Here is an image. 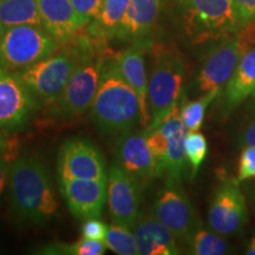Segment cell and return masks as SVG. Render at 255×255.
Masks as SVG:
<instances>
[{
  "instance_id": "cell-5",
  "label": "cell",
  "mask_w": 255,
  "mask_h": 255,
  "mask_svg": "<svg viewBox=\"0 0 255 255\" xmlns=\"http://www.w3.org/2000/svg\"><path fill=\"white\" fill-rule=\"evenodd\" d=\"M187 34L194 43L221 40L242 27L231 0H177Z\"/></svg>"
},
{
  "instance_id": "cell-31",
  "label": "cell",
  "mask_w": 255,
  "mask_h": 255,
  "mask_svg": "<svg viewBox=\"0 0 255 255\" xmlns=\"http://www.w3.org/2000/svg\"><path fill=\"white\" fill-rule=\"evenodd\" d=\"M81 231L83 238L94 239V240H104L108 227L103 221L98 220V218H91L84 220Z\"/></svg>"
},
{
  "instance_id": "cell-21",
  "label": "cell",
  "mask_w": 255,
  "mask_h": 255,
  "mask_svg": "<svg viewBox=\"0 0 255 255\" xmlns=\"http://www.w3.org/2000/svg\"><path fill=\"white\" fill-rule=\"evenodd\" d=\"M255 94V46L247 50L239 60L223 90L226 109L232 110Z\"/></svg>"
},
{
  "instance_id": "cell-3",
  "label": "cell",
  "mask_w": 255,
  "mask_h": 255,
  "mask_svg": "<svg viewBox=\"0 0 255 255\" xmlns=\"http://www.w3.org/2000/svg\"><path fill=\"white\" fill-rule=\"evenodd\" d=\"M90 116L98 129L109 136H119L133 130L137 124L141 126L138 97L121 75L114 52L103 65Z\"/></svg>"
},
{
  "instance_id": "cell-35",
  "label": "cell",
  "mask_w": 255,
  "mask_h": 255,
  "mask_svg": "<svg viewBox=\"0 0 255 255\" xmlns=\"http://www.w3.org/2000/svg\"><path fill=\"white\" fill-rule=\"evenodd\" d=\"M241 144L242 146H255V121L242 133Z\"/></svg>"
},
{
  "instance_id": "cell-25",
  "label": "cell",
  "mask_w": 255,
  "mask_h": 255,
  "mask_svg": "<svg viewBox=\"0 0 255 255\" xmlns=\"http://www.w3.org/2000/svg\"><path fill=\"white\" fill-rule=\"evenodd\" d=\"M107 247L119 255H136L138 254L135 234L132 228L122 223L114 222L108 227L104 240Z\"/></svg>"
},
{
  "instance_id": "cell-32",
  "label": "cell",
  "mask_w": 255,
  "mask_h": 255,
  "mask_svg": "<svg viewBox=\"0 0 255 255\" xmlns=\"http://www.w3.org/2000/svg\"><path fill=\"white\" fill-rule=\"evenodd\" d=\"M234 7L241 26L255 21V0H234Z\"/></svg>"
},
{
  "instance_id": "cell-16",
  "label": "cell",
  "mask_w": 255,
  "mask_h": 255,
  "mask_svg": "<svg viewBox=\"0 0 255 255\" xmlns=\"http://www.w3.org/2000/svg\"><path fill=\"white\" fill-rule=\"evenodd\" d=\"M151 46L149 39H139L133 41L126 50L115 53L121 75L138 97L141 107V127L144 129L149 127L151 121L148 109V77L145 69V55L151 50Z\"/></svg>"
},
{
  "instance_id": "cell-17",
  "label": "cell",
  "mask_w": 255,
  "mask_h": 255,
  "mask_svg": "<svg viewBox=\"0 0 255 255\" xmlns=\"http://www.w3.org/2000/svg\"><path fill=\"white\" fill-rule=\"evenodd\" d=\"M180 109L181 102L158 124V127L163 130L168 141L167 154L162 165V175L181 181L187 175L189 165L186 156V138L189 130L182 122Z\"/></svg>"
},
{
  "instance_id": "cell-30",
  "label": "cell",
  "mask_w": 255,
  "mask_h": 255,
  "mask_svg": "<svg viewBox=\"0 0 255 255\" xmlns=\"http://www.w3.org/2000/svg\"><path fill=\"white\" fill-rule=\"evenodd\" d=\"M251 178H255V146H244L239 159L238 175L234 181L240 184Z\"/></svg>"
},
{
  "instance_id": "cell-11",
  "label": "cell",
  "mask_w": 255,
  "mask_h": 255,
  "mask_svg": "<svg viewBox=\"0 0 255 255\" xmlns=\"http://www.w3.org/2000/svg\"><path fill=\"white\" fill-rule=\"evenodd\" d=\"M248 221L244 194L235 181H225L215 190L208 212L212 231L222 237L238 234Z\"/></svg>"
},
{
  "instance_id": "cell-28",
  "label": "cell",
  "mask_w": 255,
  "mask_h": 255,
  "mask_svg": "<svg viewBox=\"0 0 255 255\" xmlns=\"http://www.w3.org/2000/svg\"><path fill=\"white\" fill-rule=\"evenodd\" d=\"M208 152V143L203 133L189 131L186 138V156L190 168V176L195 177Z\"/></svg>"
},
{
  "instance_id": "cell-1",
  "label": "cell",
  "mask_w": 255,
  "mask_h": 255,
  "mask_svg": "<svg viewBox=\"0 0 255 255\" xmlns=\"http://www.w3.org/2000/svg\"><path fill=\"white\" fill-rule=\"evenodd\" d=\"M8 200L13 215L24 223L45 225L58 213L49 170L36 157L18 156L11 163Z\"/></svg>"
},
{
  "instance_id": "cell-13",
  "label": "cell",
  "mask_w": 255,
  "mask_h": 255,
  "mask_svg": "<svg viewBox=\"0 0 255 255\" xmlns=\"http://www.w3.org/2000/svg\"><path fill=\"white\" fill-rule=\"evenodd\" d=\"M142 186L117 163L111 165L108 173V207L114 222L133 228L141 214Z\"/></svg>"
},
{
  "instance_id": "cell-39",
  "label": "cell",
  "mask_w": 255,
  "mask_h": 255,
  "mask_svg": "<svg viewBox=\"0 0 255 255\" xmlns=\"http://www.w3.org/2000/svg\"><path fill=\"white\" fill-rule=\"evenodd\" d=\"M231 1L233 2V5H234V0H231Z\"/></svg>"
},
{
  "instance_id": "cell-37",
  "label": "cell",
  "mask_w": 255,
  "mask_h": 255,
  "mask_svg": "<svg viewBox=\"0 0 255 255\" xmlns=\"http://www.w3.org/2000/svg\"><path fill=\"white\" fill-rule=\"evenodd\" d=\"M4 31H5V27H4V25H2V24H1V21H0V38H1L2 33H4Z\"/></svg>"
},
{
  "instance_id": "cell-9",
  "label": "cell",
  "mask_w": 255,
  "mask_h": 255,
  "mask_svg": "<svg viewBox=\"0 0 255 255\" xmlns=\"http://www.w3.org/2000/svg\"><path fill=\"white\" fill-rule=\"evenodd\" d=\"M39 107L20 73L0 69V127L9 132L24 129Z\"/></svg>"
},
{
  "instance_id": "cell-20",
  "label": "cell",
  "mask_w": 255,
  "mask_h": 255,
  "mask_svg": "<svg viewBox=\"0 0 255 255\" xmlns=\"http://www.w3.org/2000/svg\"><path fill=\"white\" fill-rule=\"evenodd\" d=\"M162 0H130L116 38L123 40L148 39L157 21Z\"/></svg>"
},
{
  "instance_id": "cell-15",
  "label": "cell",
  "mask_w": 255,
  "mask_h": 255,
  "mask_svg": "<svg viewBox=\"0 0 255 255\" xmlns=\"http://www.w3.org/2000/svg\"><path fill=\"white\" fill-rule=\"evenodd\" d=\"M115 156L116 163L142 184L159 176L157 163L146 141L145 130H129L119 135Z\"/></svg>"
},
{
  "instance_id": "cell-18",
  "label": "cell",
  "mask_w": 255,
  "mask_h": 255,
  "mask_svg": "<svg viewBox=\"0 0 255 255\" xmlns=\"http://www.w3.org/2000/svg\"><path fill=\"white\" fill-rule=\"evenodd\" d=\"M139 255L180 254L177 239L152 214L141 213L132 228Z\"/></svg>"
},
{
  "instance_id": "cell-4",
  "label": "cell",
  "mask_w": 255,
  "mask_h": 255,
  "mask_svg": "<svg viewBox=\"0 0 255 255\" xmlns=\"http://www.w3.org/2000/svg\"><path fill=\"white\" fill-rule=\"evenodd\" d=\"M152 64L148 78V109L150 124L158 126L182 100L184 65L177 53L164 46L152 49Z\"/></svg>"
},
{
  "instance_id": "cell-2",
  "label": "cell",
  "mask_w": 255,
  "mask_h": 255,
  "mask_svg": "<svg viewBox=\"0 0 255 255\" xmlns=\"http://www.w3.org/2000/svg\"><path fill=\"white\" fill-rule=\"evenodd\" d=\"M78 53V60L59 98L49 107L53 119H77L91 108L101 81L102 70L111 51L105 41L89 36H73L69 40Z\"/></svg>"
},
{
  "instance_id": "cell-24",
  "label": "cell",
  "mask_w": 255,
  "mask_h": 255,
  "mask_svg": "<svg viewBox=\"0 0 255 255\" xmlns=\"http://www.w3.org/2000/svg\"><path fill=\"white\" fill-rule=\"evenodd\" d=\"M189 245V253L195 255H222L227 254L229 246L222 235L214 231L200 227L194 233Z\"/></svg>"
},
{
  "instance_id": "cell-10",
  "label": "cell",
  "mask_w": 255,
  "mask_h": 255,
  "mask_svg": "<svg viewBox=\"0 0 255 255\" xmlns=\"http://www.w3.org/2000/svg\"><path fill=\"white\" fill-rule=\"evenodd\" d=\"M57 174L62 178L107 180L105 161L100 149L84 138H72L60 146Z\"/></svg>"
},
{
  "instance_id": "cell-22",
  "label": "cell",
  "mask_w": 255,
  "mask_h": 255,
  "mask_svg": "<svg viewBox=\"0 0 255 255\" xmlns=\"http://www.w3.org/2000/svg\"><path fill=\"white\" fill-rule=\"evenodd\" d=\"M130 0H104L100 14L87 25L89 36L108 41L117 36Z\"/></svg>"
},
{
  "instance_id": "cell-29",
  "label": "cell",
  "mask_w": 255,
  "mask_h": 255,
  "mask_svg": "<svg viewBox=\"0 0 255 255\" xmlns=\"http://www.w3.org/2000/svg\"><path fill=\"white\" fill-rule=\"evenodd\" d=\"M71 2L84 27L100 14L104 5V0H71Z\"/></svg>"
},
{
  "instance_id": "cell-12",
  "label": "cell",
  "mask_w": 255,
  "mask_h": 255,
  "mask_svg": "<svg viewBox=\"0 0 255 255\" xmlns=\"http://www.w3.org/2000/svg\"><path fill=\"white\" fill-rule=\"evenodd\" d=\"M242 56L237 34L218 41L208 51L196 78L201 94L216 92L225 89Z\"/></svg>"
},
{
  "instance_id": "cell-38",
  "label": "cell",
  "mask_w": 255,
  "mask_h": 255,
  "mask_svg": "<svg viewBox=\"0 0 255 255\" xmlns=\"http://www.w3.org/2000/svg\"><path fill=\"white\" fill-rule=\"evenodd\" d=\"M254 108H255V94H254Z\"/></svg>"
},
{
  "instance_id": "cell-23",
  "label": "cell",
  "mask_w": 255,
  "mask_h": 255,
  "mask_svg": "<svg viewBox=\"0 0 255 255\" xmlns=\"http://www.w3.org/2000/svg\"><path fill=\"white\" fill-rule=\"evenodd\" d=\"M0 21L5 28L17 25H40L36 0H0Z\"/></svg>"
},
{
  "instance_id": "cell-19",
  "label": "cell",
  "mask_w": 255,
  "mask_h": 255,
  "mask_svg": "<svg viewBox=\"0 0 255 255\" xmlns=\"http://www.w3.org/2000/svg\"><path fill=\"white\" fill-rule=\"evenodd\" d=\"M41 24L60 45L69 41L84 27L71 0H36Z\"/></svg>"
},
{
  "instance_id": "cell-7",
  "label": "cell",
  "mask_w": 255,
  "mask_h": 255,
  "mask_svg": "<svg viewBox=\"0 0 255 255\" xmlns=\"http://www.w3.org/2000/svg\"><path fill=\"white\" fill-rule=\"evenodd\" d=\"M63 45L62 51L57 50L18 71L40 107L49 108L58 100L77 64L78 53L75 46L70 41Z\"/></svg>"
},
{
  "instance_id": "cell-6",
  "label": "cell",
  "mask_w": 255,
  "mask_h": 255,
  "mask_svg": "<svg viewBox=\"0 0 255 255\" xmlns=\"http://www.w3.org/2000/svg\"><path fill=\"white\" fill-rule=\"evenodd\" d=\"M60 43L40 25L5 28L0 38V69L20 71L59 50Z\"/></svg>"
},
{
  "instance_id": "cell-14",
  "label": "cell",
  "mask_w": 255,
  "mask_h": 255,
  "mask_svg": "<svg viewBox=\"0 0 255 255\" xmlns=\"http://www.w3.org/2000/svg\"><path fill=\"white\" fill-rule=\"evenodd\" d=\"M60 195L70 213L78 220L100 218L108 200L107 180L58 177Z\"/></svg>"
},
{
  "instance_id": "cell-26",
  "label": "cell",
  "mask_w": 255,
  "mask_h": 255,
  "mask_svg": "<svg viewBox=\"0 0 255 255\" xmlns=\"http://www.w3.org/2000/svg\"><path fill=\"white\" fill-rule=\"evenodd\" d=\"M218 96L219 94L216 92H208V94H203L202 97L195 101H186L183 96L181 101L180 115L183 124L189 131H199L201 129L207 108Z\"/></svg>"
},
{
  "instance_id": "cell-27",
  "label": "cell",
  "mask_w": 255,
  "mask_h": 255,
  "mask_svg": "<svg viewBox=\"0 0 255 255\" xmlns=\"http://www.w3.org/2000/svg\"><path fill=\"white\" fill-rule=\"evenodd\" d=\"M103 240L82 238L75 244H50L43 246L37 253L40 254H64V255H102L107 251Z\"/></svg>"
},
{
  "instance_id": "cell-36",
  "label": "cell",
  "mask_w": 255,
  "mask_h": 255,
  "mask_svg": "<svg viewBox=\"0 0 255 255\" xmlns=\"http://www.w3.org/2000/svg\"><path fill=\"white\" fill-rule=\"evenodd\" d=\"M246 253H247L248 255H255V237H254L253 239H252L250 246L247 247V252H246Z\"/></svg>"
},
{
  "instance_id": "cell-33",
  "label": "cell",
  "mask_w": 255,
  "mask_h": 255,
  "mask_svg": "<svg viewBox=\"0 0 255 255\" xmlns=\"http://www.w3.org/2000/svg\"><path fill=\"white\" fill-rule=\"evenodd\" d=\"M18 141L11 137V132L0 127V155L8 156L12 162L18 157Z\"/></svg>"
},
{
  "instance_id": "cell-34",
  "label": "cell",
  "mask_w": 255,
  "mask_h": 255,
  "mask_svg": "<svg viewBox=\"0 0 255 255\" xmlns=\"http://www.w3.org/2000/svg\"><path fill=\"white\" fill-rule=\"evenodd\" d=\"M11 163L12 161L9 159L8 156L0 155V202H1L6 187H8Z\"/></svg>"
},
{
  "instance_id": "cell-8",
  "label": "cell",
  "mask_w": 255,
  "mask_h": 255,
  "mask_svg": "<svg viewBox=\"0 0 255 255\" xmlns=\"http://www.w3.org/2000/svg\"><path fill=\"white\" fill-rule=\"evenodd\" d=\"M151 214L183 242H189L194 233L202 227L181 181L175 178L167 177L155 197Z\"/></svg>"
}]
</instances>
